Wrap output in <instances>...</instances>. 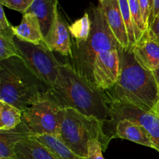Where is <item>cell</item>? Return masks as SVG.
Segmentation results:
<instances>
[{
    "label": "cell",
    "instance_id": "15",
    "mask_svg": "<svg viewBox=\"0 0 159 159\" xmlns=\"http://www.w3.org/2000/svg\"><path fill=\"white\" fill-rule=\"evenodd\" d=\"M30 137L33 135L23 122L12 130L0 131V159H16V146L20 141Z\"/></svg>",
    "mask_w": 159,
    "mask_h": 159
},
{
    "label": "cell",
    "instance_id": "2",
    "mask_svg": "<svg viewBox=\"0 0 159 159\" xmlns=\"http://www.w3.org/2000/svg\"><path fill=\"white\" fill-rule=\"evenodd\" d=\"M120 57L118 81L103 91L107 102H124L152 112L159 102V88L153 73L138 64L132 51L123 48Z\"/></svg>",
    "mask_w": 159,
    "mask_h": 159
},
{
    "label": "cell",
    "instance_id": "4",
    "mask_svg": "<svg viewBox=\"0 0 159 159\" xmlns=\"http://www.w3.org/2000/svg\"><path fill=\"white\" fill-rule=\"evenodd\" d=\"M89 16L92 23L90 35L85 41L72 44V62L70 65L93 84V67L97 55L123 48L112 32L100 5L92 8Z\"/></svg>",
    "mask_w": 159,
    "mask_h": 159
},
{
    "label": "cell",
    "instance_id": "5",
    "mask_svg": "<svg viewBox=\"0 0 159 159\" xmlns=\"http://www.w3.org/2000/svg\"><path fill=\"white\" fill-rule=\"evenodd\" d=\"M103 125L104 122L97 118L86 116L73 108L64 109L57 138L76 155L86 158L91 140H99L102 151L107 150L109 144L104 134Z\"/></svg>",
    "mask_w": 159,
    "mask_h": 159
},
{
    "label": "cell",
    "instance_id": "19",
    "mask_svg": "<svg viewBox=\"0 0 159 159\" xmlns=\"http://www.w3.org/2000/svg\"><path fill=\"white\" fill-rule=\"evenodd\" d=\"M34 138L46 145L54 154L57 159H86L74 153L55 137L51 135H42Z\"/></svg>",
    "mask_w": 159,
    "mask_h": 159
},
{
    "label": "cell",
    "instance_id": "31",
    "mask_svg": "<svg viewBox=\"0 0 159 159\" xmlns=\"http://www.w3.org/2000/svg\"><path fill=\"white\" fill-rule=\"evenodd\" d=\"M153 3H154V0H150V4H151V8H152V7H153Z\"/></svg>",
    "mask_w": 159,
    "mask_h": 159
},
{
    "label": "cell",
    "instance_id": "24",
    "mask_svg": "<svg viewBox=\"0 0 159 159\" xmlns=\"http://www.w3.org/2000/svg\"><path fill=\"white\" fill-rule=\"evenodd\" d=\"M34 2V0H0V4L24 14Z\"/></svg>",
    "mask_w": 159,
    "mask_h": 159
},
{
    "label": "cell",
    "instance_id": "25",
    "mask_svg": "<svg viewBox=\"0 0 159 159\" xmlns=\"http://www.w3.org/2000/svg\"><path fill=\"white\" fill-rule=\"evenodd\" d=\"M102 147L98 139L91 140L89 143L88 156L86 159H105L102 156Z\"/></svg>",
    "mask_w": 159,
    "mask_h": 159
},
{
    "label": "cell",
    "instance_id": "12",
    "mask_svg": "<svg viewBox=\"0 0 159 159\" xmlns=\"http://www.w3.org/2000/svg\"><path fill=\"white\" fill-rule=\"evenodd\" d=\"M112 32L124 50H129V39L127 27L121 13L118 0L99 1Z\"/></svg>",
    "mask_w": 159,
    "mask_h": 159
},
{
    "label": "cell",
    "instance_id": "11",
    "mask_svg": "<svg viewBox=\"0 0 159 159\" xmlns=\"http://www.w3.org/2000/svg\"><path fill=\"white\" fill-rule=\"evenodd\" d=\"M121 138L155 149L151 135L141 124L127 119L118 121L112 129L109 139Z\"/></svg>",
    "mask_w": 159,
    "mask_h": 159
},
{
    "label": "cell",
    "instance_id": "6",
    "mask_svg": "<svg viewBox=\"0 0 159 159\" xmlns=\"http://www.w3.org/2000/svg\"><path fill=\"white\" fill-rule=\"evenodd\" d=\"M14 42L18 49L20 57L28 68L43 82L53 87L59 75L61 63L57 61L53 51L45 42L34 44L14 37Z\"/></svg>",
    "mask_w": 159,
    "mask_h": 159
},
{
    "label": "cell",
    "instance_id": "17",
    "mask_svg": "<svg viewBox=\"0 0 159 159\" xmlns=\"http://www.w3.org/2000/svg\"><path fill=\"white\" fill-rule=\"evenodd\" d=\"M15 37L23 41L34 44H40L44 41L40 23L35 15L32 13L23 14L20 24L13 26Z\"/></svg>",
    "mask_w": 159,
    "mask_h": 159
},
{
    "label": "cell",
    "instance_id": "9",
    "mask_svg": "<svg viewBox=\"0 0 159 159\" xmlns=\"http://www.w3.org/2000/svg\"><path fill=\"white\" fill-rule=\"evenodd\" d=\"M121 49L104 51L95 59L93 82L102 92L111 89L118 81L121 70Z\"/></svg>",
    "mask_w": 159,
    "mask_h": 159
},
{
    "label": "cell",
    "instance_id": "18",
    "mask_svg": "<svg viewBox=\"0 0 159 159\" xmlns=\"http://www.w3.org/2000/svg\"><path fill=\"white\" fill-rule=\"evenodd\" d=\"M21 122V110L11 104L0 101V131L12 130Z\"/></svg>",
    "mask_w": 159,
    "mask_h": 159
},
{
    "label": "cell",
    "instance_id": "7",
    "mask_svg": "<svg viewBox=\"0 0 159 159\" xmlns=\"http://www.w3.org/2000/svg\"><path fill=\"white\" fill-rule=\"evenodd\" d=\"M64 109L44 98L22 111V122L33 137L51 135L57 138Z\"/></svg>",
    "mask_w": 159,
    "mask_h": 159
},
{
    "label": "cell",
    "instance_id": "32",
    "mask_svg": "<svg viewBox=\"0 0 159 159\" xmlns=\"http://www.w3.org/2000/svg\"><path fill=\"white\" fill-rule=\"evenodd\" d=\"M99 1H102V0H99Z\"/></svg>",
    "mask_w": 159,
    "mask_h": 159
},
{
    "label": "cell",
    "instance_id": "16",
    "mask_svg": "<svg viewBox=\"0 0 159 159\" xmlns=\"http://www.w3.org/2000/svg\"><path fill=\"white\" fill-rule=\"evenodd\" d=\"M16 159H57L54 154L34 137L25 138L16 144Z\"/></svg>",
    "mask_w": 159,
    "mask_h": 159
},
{
    "label": "cell",
    "instance_id": "30",
    "mask_svg": "<svg viewBox=\"0 0 159 159\" xmlns=\"http://www.w3.org/2000/svg\"><path fill=\"white\" fill-rule=\"evenodd\" d=\"M152 73H153L154 77H155V80H156V82H157V84H158V88H159V68L158 69L155 70V71H152Z\"/></svg>",
    "mask_w": 159,
    "mask_h": 159
},
{
    "label": "cell",
    "instance_id": "26",
    "mask_svg": "<svg viewBox=\"0 0 159 159\" xmlns=\"http://www.w3.org/2000/svg\"><path fill=\"white\" fill-rule=\"evenodd\" d=\"M0 35H14L13 26L8 21L2 5H0Z\"/></svg>",
    "mask_w": 159,
    "mask_h": 159
},
{
    "label": "cell",
    "instance_id": "29",
    "mask_svg": "<svg viewBox=\"0 0 159 159\" xmlns=\"http://www.w3.org/2000/svg\"><path fill=\"white\" fill-rule=\"evenodd\" d=\"M158 14H159V0H154L153 7H152V12H151L150 17H149L148 30L149 28L151 27L152 23H153V21L155 20V19L158 16Z\"/></svg>",
    "mask_w": 159,
    "mask_h": 159
},
{
    "label": "cell",
    "instance_id": "13",
    "mask_svg": "<svg viewBox=\"0 0 159 159\" xmlns=\"http://www.w3.org/2000/svg\"><path fill=\"white\" fill-rule=\"evenodd\" d=\"M134 56L140 65L150 71L159 68V43L144 33L132 50Z\"/></svg>",
    "mask_w": 159,
    "mask_h": 159
},
{
    "label": "cell",
    "instance_id": "3",
    "mask_svg": "<svg viewBox=\"0 0 159 159\" xmlns=\"http://www.w3.org/2000/svg\"><path fill=\"white\" fill-rule=\"evenodd\" d=\"M51 88L20 57L0 61V101L23 111L31 104L44 99Z\"/></svg>",
    "mask_w": 159,
    "mask_h": 159
},
{
    "label": "cell",
    "instance_id": "28",
    "mask_svg": "<svg viewBox=\"0 0 159 159\" xmlns=\"http://www.w3.org/2000/svg\"><path fill=\"white\" fill-rule=\"evenodd\" d=\"M148 34L152 40L159 43V14L148 30Z\"/></svg>",
    "mask_w": 159,
    "mask_h": 159
},
{
    "label": "cell",
    "instance_id": "20",
    "mask_svg": "<svg viewBox=\"0 0 159 159\" xmlns=\"http://www.w3.org/2000/svg\"><path fill=\"white\" fill-rule=\"evenodd\" d=\"M71 37L75 40V43L84 42L89 38L91 33L92 23L89 13L85 12L84 16L76 20L71 26H68Z\"/></svg>",
    "mask_w": 159,
    "mask_h": 159
},
{
    "label": "cell",
    "instance_id": "1",
    "mask_svg": "<svg viewBox=\"0 0 159 159\" xmlns=\"http://www.w3.org/2000/svg\"><path fill=\"white\" fill-rule=\"evenodd\" d=\"M45 98L62 109L73 108L104 123L110 120L111 111L103 92L79 74L69 63L61 64L55 84Z\"/></svg>",
    "mask_w": 159,
    "mask_h": 159
},
{
    "label": "cell",
    "instance_id": "8",
    "mask_svg": "<svg viewBox=\"0 0 159 159\" xmlns=\"http://www.w3.org/2000/svg\"><path fill=\"white\" fill-rule=\"evenodd\" d=\"M111 115L110 121L104 123L103 132L109 144V135L118 121L130 120L141 124L151 135L155 149L159 152V115L146 111L130 104L118 102H108Z\"/></svg>",
    "mask_w": 159,
    "mask_h": 159
},
{
    "label": "cell",
    "instance_id": "10",
    "mask_svg": "<svg viewBox=\"0 0 159 159\" xmlns=\"http://www.w3.org/2000/svg\"><path fill=\"white\" fill-rule=\"evenodd\" d=\"M61 14L57 11L54 23L44 38V42L51 51L58 52L65 57H72V42L69 28Z\"/></svg>",
    "mask_w": 159,
    "mask_h": 159
},
{
    "label": "cell",
    "instance_id": "14",
    "mask_svg": "<svg viewBox=\"0 0 159 159\" xmlns=\"http://www.w3.org/2000/svg\"><path fill=\"white\" fill-rule=\"evenodd\" d=\"M57 11V0H34L25 13L36 16L45 38L54 23Z\"/></svg>",
    "mask_w": 159,
    "mask_h": 159
},
{
    "label": "cell",
    "instance_id": "21",
    "mask_svg": "<svg viewBox=\"0 0 159 159\" xmlns=\"http://www.w3.org/2000/svg\"><path fill=\"white\" fill-rule=\"evenodd\" d=\"M128 3L130 6L132 20H133L134 30V35L137 43L144 35V33L147 32V29H146L142 14H141L139 0H128Z\"/></svg>",
    "mask_w": 159,
    "mask_h": 159
},
{
    "label": "cell",
    "instance_id": "23",
    "mask_svg": "<svg viewBox=\"0 0 159 159\" xmlns=\"http://www.w3.org/2000/svg\"><path fill=\"white\" fill-rule=\"evenodd\" d=\"M12 35H0V61L12 57H20L18 49Z\"/></svg>",
    "mask_w": 159,
    "mask_h": 159
},
{
    "label": "cell",
    "instance_id": "27",
    "mask_svg": "<svg viewBox=\"0 0 159 159\" xmlns=\"http://www.w3.org/2000/svg\"><path fill=\"white\" fill-rule=\"evenodd\" d=\"M139 3H140V6H141V14H142L144 23V24H145L146 29H147V31H148L149 17H150L151 12H152L150 0H139Z\"/></svg>",
    "mask_w": 159,
    "mask_h": 159
},
{
    "label": "cell",
    "instance_id": "22",
    "mask_svg": "<svg viewBox=\"0 0 159 159\" xmlns=\"http://www.w3.org/2000/svg\"><path fill=\"white\" fill-rule=\"evenodd\" d=\"M118 1H119L121 13H122L124 23H125L126 27H127V34H128L129 50L132 51L134 47L136 44V39H135L134 23L133 20H132L131 13H130L128 0H118Z\"/></svg>",
    "mask_w": 159,
    "mask_h": 159
}]
</instances>
